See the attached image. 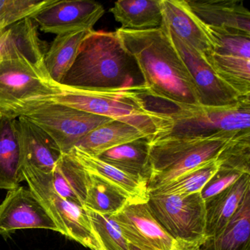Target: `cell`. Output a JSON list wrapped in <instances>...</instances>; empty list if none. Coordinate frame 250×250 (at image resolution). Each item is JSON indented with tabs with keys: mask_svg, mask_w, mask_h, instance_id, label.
<instances>
[{
	"mask_svg": "<svg viewBox=\"0 0 250 250\" xmlns=\"http://www.w3.org/2000/svg\"><path fill=\"white\" fill-rule=\"evenodd\" d=\"M116 33L155 97L180 109L200 106L192 77L163 26L147 31L119 28Z\"/></svg>",
	"mask_w": 250,
	"mask_h": 250,
	"instance_id": "6da1fadb",
	"label": "cell"
},
{
	"mask_svg": "<svg viewBox=\"0 0 250 250\" xmlns=\"http://www.w3.org/2000/svg\"><path fill=\"white\" fill-rule=\"evenodd\" d=\"M53 83L57 93L42 102L61 104L87 113L133 124L151 131L154 137L170 115L180 109L155 97L145 84L91 90Z\"/></svg>",
	"mask_w": 250,
	"mask_h": 250,
	"instance_id": "7a4b0ae2",
	"label": "cell"
},
{
	"mask_svg": "<svg viewBox=\"0 0 250 250\" xmlns=\"http://www.w3.org/2000/svg\"><path fill=\"white\" fill-rule=\"evenodd\" d=\"M31 19L21 39L0 57V115L18 118L23 109L57 93Z\"/></svg>",
	"mask_w": 250,
	"mask_h": 250,
	"instance_id": "3957f363",
	"label": "cell"
},
{
	"mask_svg": "<svg viewBox=\"0 0 250 250\" xmlns=\"http://www.w3.org/2000/svg\"><path fill=\"white\" fill-rule=\"evenodd\" d=\"M135 60L116 32H90L62 84L91 90L121 88L144 84Z\"/></svg>",
	"mask_w": 250,
	"mask_h": 250,
	"instance_id": "277c9868",
	"label": "cell"
},
{
	"mask_svg": "<svg viewBox=\"0 0 250 250\" xmlns=\"http://www.w3.org/2000/svg\"><path fill=\"white\" fill-rule=\"evenodd\" d=\"M238 135L227 134L204 139L164 137L151 140L148 193L170 184L204 164L216 160L226 145Z\"/></svg>",
	"mask_w": 250,
	"mask_h": 250,
	"instance_id": "5b68a950",
	"label": "cell"
},
{
	"mask_svg": "<svg viewBox=\"0 0 250 250\" xmlns=\"http://www.w3.org/2000/svg\"><path fill=\"white\" fill-rule=\"evenodd\" d=\"M250 99L229 107L179 109L152 140L164 137L204 139L250 132ZM151 141V140H150Z\"/></svg>",
	"mask_w": 250,
	"mask_h": 250,
	"instance_id": "8992f818",
	"label": "cell"
},
{
	"mask_svg": "<svg viewBox=\"0 0 250 250\" xmlns=\"http://www.w3.org/2000/svg\"><path fill=\"white\" fill-rule=\"evenodd\" d=\"M24 181L39 199L59 229V232L90 250L101 247L85 208L60 196L52 187L50 174L22 167Z\"/></svg>",
	"mask_w": 250,
	"mask_h": 250,
	"instance_id": "52a82bcc",
	"label": "cell"
},
{
	"mask_svg": "<svg viewBox=\"0 0 250 250\" xmlns=\"http://www.w3.org/2000/svg\"><path fill=\"white\" fill-rule=\"evenodd\" d=\"M24 116L43 130L56 143L62 153H68L90 131L110 118L87 113L65 105L42 102L23 109Z\"/></svg>",
	"mask_w": 250,
	"mask_h": 250,
	"instance_id": "ba28073f",
	"label": "cell"
},
{
	"mask_svg": "<svg viewBox=\"0 0 250 250\" xmlns=\"http://www.w3.org/2000/svg\"><path fill=\"white\" fill-rule=\"evenodd\" d=\"M147 206L156 220L176 241L206 240V206L200 192L187 196L149 194Z\"/></svg>",
	"mask_w": 250,
	"mask_h": 250,
	"instance_id": "9c48e42d",
	"label": "cell"
},
{
	"mask_svg": "<svg viewBox=\"0 0 250 250\" xmlns=\"http://www.w3.org/2000/svg\"><path fill=\"white\" fill-rule=\"evenodd\" d=\"M162 26L192 77L200 106L229 107L250 99L240 96L218 77L202 54L169 33L164 24Z\"/></svg>",
	"mask_w": 250,
	"mask_h": 250,
	"instance_id": "30bf717a",
	"label": "cell"
},
{
	"mask_svg": "<svg viewBox=\"0 0 250 250\" xmlns=\"http://www.w3.org/2000/svg\"><path fill=\"white\" fill-rule=\"evenodd\" d=\"M104 13L103 5L91 0H54L30 18L43 33L59 36L92 31Z\"/></svg>",
	"mask_w": 250,
	"mask_h": 250,
	"instance_id": "8fae6325",
	"label": "cell"
},
{
	"mask_svg": "<svg viewBox=\"0 0 250 250\" xmlns=\"http://www.w3.org/2000/svg\"><path fill=\"white\" fill-rule=\"evenodd\" d=\"M128 244L140 250H175L172 238L152 214L147 203L128 202L111 216Z\"/></svg>",
	"mask_w": 250,
	"mask_h": 250,
	"instance_id": "7c38bea8",
	"label": "cell"
},
{
	"mask_svg": "<svg viewBox=\"0 0 250 250\" xmlns=\"http://www.w3.org/2000/svg\"><path fill=\"white\" fill-rule=\"evenodd\" d=\"M21 229H45L59 232L30 188L19 186L8 190L0 204V235L6 238Z\"/></svg>",
	"mask_w": 250,
	"mask_h": 250,
	"instance_id": "4fadbf2b",
	"label": "cell"
},
{
	"mask_svg": "<svg viewBox=\"0 0 250 250\" xmlns=\"http://www.w3.org/2000/svg\"><path fill=\"white\" fill-rule=\"evenodd\" d=\"M163 24L181 42L206 56L213 52L207 27L193 14L186 0H161Z\"/></svg>",
	"mask_w": 250,
	"mask_h": 250,
	"instance_id": "5bb4252c",
	"label": "cell"
},
{
	"mask_svg": "<svg viewBox=\"0 0 250 250\" xmlns=\"http://www.w3.org/2000/svg\"><path fill=\"white\" fill-rule=\"evenodd\" d=\"M18 120L21 147V168L29 167L51 174L62 153L56 143L28 118Z\"/></svg>",
	"mask_w": 250,
	"mask_h": 250,
	"instance_id": "9a60e30c",
	"label": "cell"
},
{
	"mask_svg": "<svg viewBox=\"0 0 250 250\" xmlns=\"http://www.w3.org/2000/svg\"><path fill=\"white\" fill-rule=\"evenodd\" d=\"M70 154L90 175H96L122 193L130 203H147L149 198L146 181L125 173L115 167L75 147Z\"/></svg>",
	"mask_w": 250,
	"mask_h": 250,
	"instance_id": "2e32d148",
	"label": "cell"
},
{
	"mask_svg": "<svg viewBox=\"0 0 250 250\" xmlns=\"http://www.w3.org/2000/svg\"><path fill=\"white\" fill-rule=\"evenodd\" d=\"M193 14L208 27H224L250 34V13L239 0H186Z\"/></svg>",
	"mask_w": 250,
	"mask_h": 250,
	"instance_id": "e0dca14e",
	"label": "cell"
},
{
	"mask_svg": "<svg viewBox=\"0 0 250 250\" xmlns=\"http://www.w3.org/2000/svg\"><path fill=\"white\" fill-rule=\"evenodd\" d=\"M250 191V174H244L235 184L205 201L206 239L220 233Z\"/></svg>",
	"mask_w": 250,
	"mask_h": 250,
	"instance_id": "ac0fdd59",
	"label": "cell"
},
{
	"mask_svg": "<svg viewBox=\"0 0 250 250\" xmlns=\"http://www.w3.org/2000/svg\"><path fill=\"white\" fill-rule=\"evenodd\" d=\"M154 134L146 128L112 120L90 131L76 147L89 154L98 156L117 146L139 139L149 138L152 140Z\"/></svg>",
	"mask_w": 250,
	"mask_h": 250,
	"instance_id": "d6986e66",
	"label": "cell"
},
{
	"mask_svg": "<svg viewBox=\"0 0 250 250\" xmlns=\"http://www.w3.org/2000/svg\"><path fill=\"white\" fill-rule=\"evenodd\" d=\"M22 181L18 120L0 115V189L8 191Z\"/></svg>",
	"mask_w": 250,
	"mask_h": 250,
	"instance_id": "ffe728a7",
	"label": "cell"
},
{
	"mask_svg": "<svg viewBox=\"0 0 250 250\" xmlns=\"http://www.w3.org/2000/svg\"><path fill=\"white\" fill-rule=\"evenodd\" d=\"M109 11L123 30L147 31L160 29L163 24L161 0H120Z\"/></svg>",
	"mask_w": 250,
	"mask_h": 250,
	"instance_id": "44dd1931",
	"label": "cell"
},
{
	"mask_svg": "<svg viewBox=\"0 0 250 250\" xmlns=\"http://www.w3.org/2000/svg\"><path fill=\"white\" fill-rule=\"evenodd\" d=\"M49 178L60 196L84 207L90 175L70 153H62Z\"/></svg>",
	"mask_w": 250,
	"mask_h": 250,
	"instance_id": "7402d4cb",
	"label": "cell"
},
{
	"mask_svg": "<svg viewBox=\"0 0 250 250\" xmlns=\"http://www.w3.org/2000/svg\"><path fill=\"white\" fill-rule=\"evenodd\" d=\"M150 140L149 138L139 139L109 149L97 157L125 173L146 181L147 184L150 177Z\"/></svg>",
	"mask_w": 250,
	"mask_h": 250,
	"instance_id": "603a6c76",
	"label": "cell"
},
{
	"mask_svg": "<svg viewBox=\"0 0 250 250\" xmlns=\"http://www.w3.org/2000/svg\"><path fill=\"white\" fill-rule=\"evenodd\" d=\"M201 250H250V191L220 233L205 240Z\"/></svg>",
	"mask_w": 250,
	"mask_h": 250,
	"instance_id": "cb8c5ba5",
	"label": "cell"
},
{
	"mask_svg": "<svg viewBox=\"0 0 250 250\" xmlns=\"http://www.w3.org/2000/svg\"><path fill=\"white\" fill-rule=\"evenodd\" d=\"M90 32H72L56 36L44 56L45 66L52 81L62 84L75 62L82 43Z\"/></svg>",
	"mask_w": 250,
	"mask_h": 250,
	"instance_id": "d4e9b609",
	"label": "cell"
},
{
	"mask_svg": "<svg viewBox=\"0 0 250 250\" xmlns=\"http://www.w3.org/2000/svg\"><path fill=\"white\" fill-rule=\"evenodd\" d=\"M204 57L221 80L240 96L250 97V60L214 52Z\"/></svg>",
	"mask_w": 250,
	"mask_h": 250,
	"instance_id": "484cf974",
	"label": "cell"
},
{
	"mask_svg": "<svg viewBox=\"0 0 250 250\" xmlns=\"http://www.w3.org/2000/svg\"><path fill=\"white\" fill-rule=\"evenodd\" d=\"M89 175L90 181L84 204L86 209L113 216L129 202L122 193L102 178Z\"/></svg>",
	"mask_w": 250,
	"mask_h": 250,
	"instance_id": "4316f807",
	"label": "cell"
},
{
	"mask_svg": "<svg viewBox=\"0 0 250 250\" xmlns=\"http://www.w3.org/2000/svg\"><path fill=\"white\" fill-rule=\"evenodd\" d=\"M216 160L204 164L184 175H181L170 184L150 191L149 194L187 196L200 192L208 181L219 169Z\"/></svg>",
	"mask_w": 250,
	"mask_h": 250,
	"instance_id": "83f0119b",
	"label": "cell"
},
{
	"mask_svg": "<svg viewBox=\"0 0 250 250\" xmlns=\"http://www.w3.org/2000/svg\"><path fill=\"white\" fill-rule=\"evenodd\" d=\"M206 27L213 52L250 60V34L224 27Z\"/></svg>",
	"mask_w": 250,
	"mask_h": 250,
	"instance_id": "f1b7e54d",
	"label": "cell"
},
{
	"mask_svg": "<svg viewBox=\"0 0 250 250\" xmlns=\"http://www.w3.org/2000/svg\"><path fill=\"white\" fill-rule=\"evenodd\" d=\"M216 162L220 169L250 174V131L232 138L220 152Z\"/></svg>",
	"mask_w": 250,
	"mask_h": 250,
	"instance_id": "f546056e",
	"label": "cell"
},
{
	"mask_svg": "<svg viewBox=\"0 0 250 250\" xmlns=\"http://www.w3.org/2000/svg\"><path fill=\"white\" fill-rule=\"evenodd\" d=\"M87 210L95 235L106 250H129L128 243L111 216Z\"/></svg>",
	"mask_w": 250,
	"mask_h": 250,
	"instance_id": "4dcf8cb0",
	"label": "cell"
},
{
	"mask_svg": "<svg viewBox=\"0 0 250 250\" xmlns=\"http://www.w3.org/2000/svg\"><path fill=\"white\" fill-rule=\"evenodd\" d=\"M244 175L238 171L219 168L200 191L202 197L206 201L235 184Z\"/></svg>",
	"mask_w": 250,
	"mask_h": 250,
	"instance_id": "1f68e13d",
	"label": "cell"
},
{
	"mask_svg": "<svg viewBox=\"0 0 250 250\" xmlns=\"http://www.w3.org/2000/svg\"><path fill=\"white\" fill-rule=\"evenodd\" d=\"M176 248L175 250H201L199 243L187 242V241H177Z\"/></svg>",
	"mask_w": 250,
	"mask_h": 250,
	"instance_id": "d6a6232c",
	"label": "cell"
},
{
	"mask_svg": "<svg viewBox=\"0 0 250 250\" xmlns=\"http://www.w3.org/2000/svg\"><path fill=\"white\" fill-rule=\"evenodd\" d=\"M128 248H129V250H139V249H137V247L131 245V244H128Z\"/></svg>",
	"mask_w": 250,
	"mask_h": 250,
	"instance_id": "836d02e7",
	"label": "cell"
},
{
	"mask_svg": "<svg viewBox=\"0 0 250 250\" xmlns=\"http://www.w3.org/2000/svg\"><path fill=\"white\" fill-rule=\"evenodd\" d=\"M100 244H101V243H100ZM99 250H105V249L104 248L103 246H102V244H101V247Z\"/></svg>",
	"mask_w": 250,
	"mask_h": 250,
	"instance_id": "e575fe53",
	"label": "cell"
}]
</instances>
